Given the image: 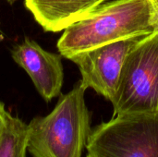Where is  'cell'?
I'll list each match as a JSON object with an SVG mask.
<instances>
[{
    "mask_svg": "<svg viewBox=\"0 0 158 157\" xmlns=\"http://www.w3.org/2000/svg\"><path fill=\"white\" fill-rule=\"evenodd\" d=\"M28 124L4 111L0 128V157H28Z\"/></svg>",
    "mask_w": 158,
    "mask_h": 157,
    "instance_id": "obj_8",
    "label": "cell"
},
{
    "mask_svg": "<svg viewBox=\"0 0 158 157\" xmlns=\"http://www.w3.org/2000/svg\"><path fill=\"white\" fill-rule=\"evenodd\" d=\"M5 105L3 103L0 102V128L2 125V121H3V115H4V111H5Z\"/></svg>",
    "mask_w": 158,
    "mask_h": 157,
    "instance_id": "obj_9",
    "label": "cell"
},
{
    "mask_svg": "<svg viewBox=\"0 0 158 157\" xmlns=\"http://www.w3.org/2000/svg\"><path fill=\"white\" fill-rule=\"evenodd\" d=\"M9 4H13V3H15L16 1H18V0H6Z\"/></svg>",
    "mask_w": 158,
    "mask_h": 157,
    "instance_id": "obj_11",
    "label": "cell"
},
{
    "mask_svg": "<svg viewBox=\"0 0 158 157\" xmlns=\"http://www.w3.org/2000/svg\"><path fill=\"white\" fill-rule=\"evenodd\" d=\"M81 81L59 97L55 108L28 124V154L31 157H81L92 129Z\"/></svg>",
    "mask_w": 158,
    "mask_h": 157,
    "instance_id": "obj_2",
    "label": "cell"
},
{
    "mask_svg": "<svg viewBox=\"0 0 158 157\" xmlns=\"http://www.w3.org/2000/svg\"><path fill=\"white\" fill-rule=\"evenodd\" d=\"M150 1H151V3L153 5L155 12H156V16H157L158 18V0H150Z\"/></svg>",
    "mask_w": 158,
    "mask_h": 157,
    "instance_id": "obj_10",
    "label": "cell"
},
{
    "mask_svg": "<svg viewBox=\"0 0 158 157\" xmlns=\"http://www.w3.org/2000/svg\"><path fill=\"white\" fill-rule=\"evenodd\" d=\"M142 38L132 37L113 42L70 57L69 60L79 68L81 75L80 81L82 86L86 90L92 88L111 101L117 90L125 58Z\"/></svg>",
    "mask_w": 158,
    "mask_h": 157,
    "instance_id": "obj_5",
    "label": "cell"
},
{
    "mask_svg": "<svg viewBox=\"0 0 158 157\" xmlns=\"http://www.w3.org/2000/svg\"><path fill=\"white\" fill-rule=\"evenodd\" d=\"M13 60L31 78L36 91L47 103L57 97L63 86L62 56L44 50L35 41L25 38L14 46Z\"/></svg>",
    "mask_w": 158,
    "mask_h": 157,
    "instance_id": "obj_6",
    "label": "cell"
},
{
    "mask_svg": "<svg viewBox=\"0 0 158 157\" xmlns=\"http://www.w3.org/2000/svg\"><path fill=\"white\" fill-rule=\"evenodd\" d=\"M87 157H92V156H90V155H87Z\"/></svg>",
    "mask_w": 158,
    "mask_h": 157,
    "instance_id": "obj_12",
    "label": "cell"
},
{
    "mask_svg": "<svg viewBox=\"0 0 158 157\" xmlns=\"http://www.w3.org/2000/svg\"><path fill=\"white\" fill-rule=\"evenodd\" d=\"M92 157H158V113L117 115L92 130Z\"/></svg>",
    "mask_w": 158,
    "mask_h": 157,
    "instance_id": "obj_4",
    "label": "cell"
},
{
    "mask_svg": "<svg viewBox=\"0 0 158 157\" xmlns=\"http://www.w3.org/2000/svg\"><path fill=\"white\" fill-rule=\"evenodd\" d=\"M156 31L158 18L150 0H115L99 5L65 29L56 46L59 54L69 59L94 47Z\"/></svg>",
    "mask_w": 158,
    "mask_h": 157,
    "instance_id": "obj_1",
    "label": "cell"
},
{
    "mask_svg": "<svg viewBox=\"0 0 158 157\" xmlns=\"http://www.w3.org/2000/svg\"><path fill=\"white\" fill-rule=\"evenodd\" d=\"M106 0H25L26 8L45 31L58 32L89 15Z\"/></svg>",
    "mask_w": 158,
    "mask_h": 157,
    "instance_id": "obj_7",
    "label": "cell"
},
{
    "mask_svg": "<svg viewBox=\"0 0 158 157\" xmlns=\"http://www.w3.org/2000/svg\"><path fill=\"white\" fill-rule=\"evenodd\" d=\"M110 102L115 116L158 113V31L143 37L127 55Z\"/></svg>",
    "mask_w": 158,
    "mask_h": 157,
    "instance_id": "obj_3",
    "label": "cell"
}]
</instances>
